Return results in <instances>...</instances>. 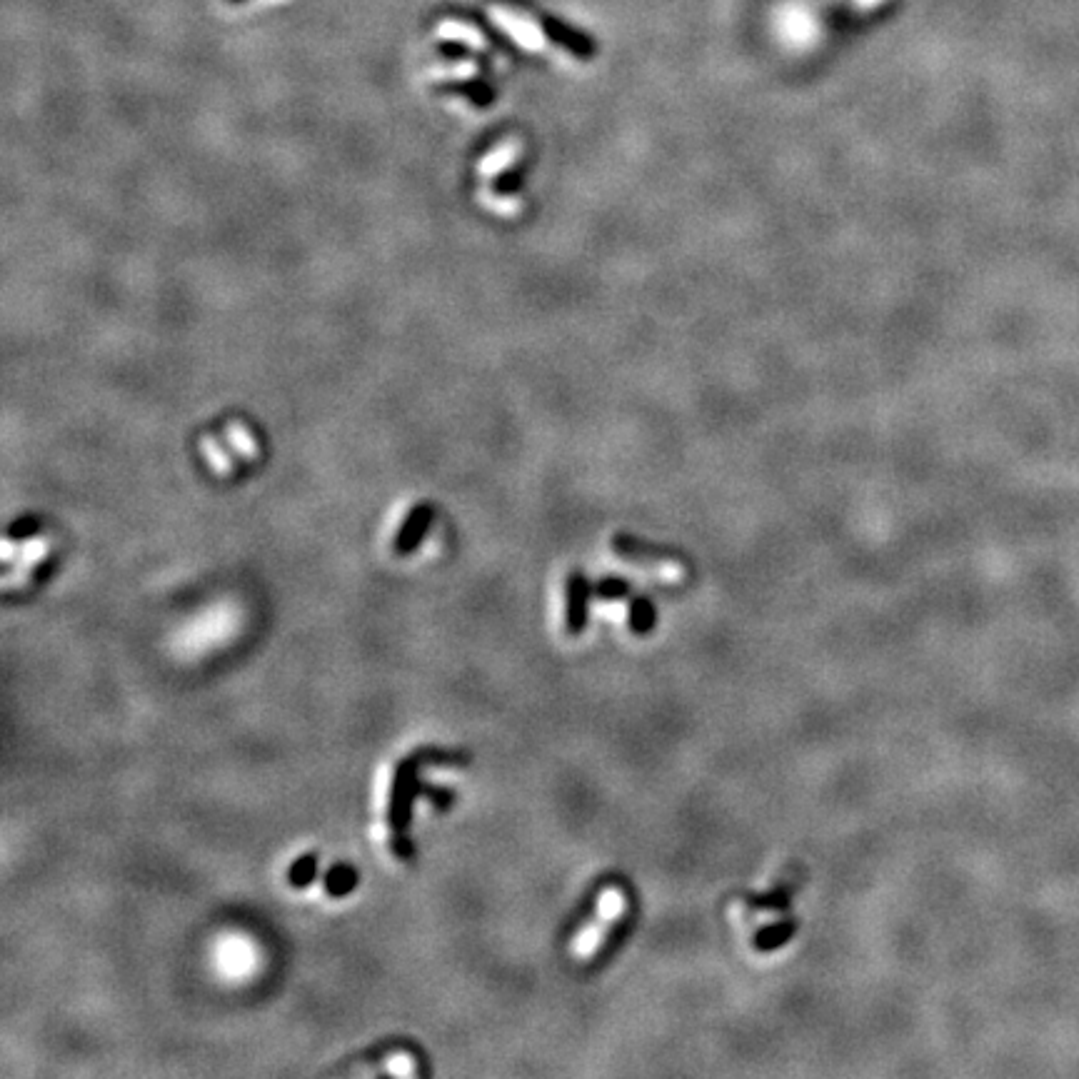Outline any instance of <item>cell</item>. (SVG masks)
Masks as SVG:
<instances>
[{
  "label": "cell",
  "mask_w": 1079,
  "mask_h": 1079,
  "mask_svg": "<svg viewBox=\"0 0 1079 1079\" xmlns=\"http://www.w3.org/2000/svg\"><path fill=\"white\" fill-rule=\"evenodd\" d=\"M438 55L448 60V63H460V60H468L470 55H473V48H470L468 43H463V40L448 38L443 40V43H438Z\"/></svg>",
  "instance_id": "11"
},
{
  "label": "cell",
  "mask_w": 1079,
  "mask_h": 1079,
  "mask_svg": "<svg viewBox=\"0 0 1079 1079\" xmlns=\"http://www.w3.org/2000/svg\"><path fill=\"white\" fill-rule=\"evenodd\" d=\"M228 3H245V0H228Z\"/></svg>",
  "instance_id": "16"
},
{
  "label": "cell",
  "mask_w": 1079,
  "mask_h": 1079,
  "mask_svg": "<svg viewBox=\"0 0 1079 1079\" xmlns=\"http://www.w3.org/2000/svg\"><path fill=\"white\" fill-rule=\"evenodd\" d=\"M877 3H882V0H855L857 8H872V5H877Z\"/></svg>",
  "instance_id": "15"
},
{
  "label": "cell",
  "mask_w": 1079,
  "mask_h": 1079,
  "mask_svg": "<svg viewBox=\"0 0 1079 1079\" xmlns=\"http://www.w3.org/2000/svg\"><path fill=\"white\" fill-rule=\"evenodd\" d=\"M585 600V577L572 575L570 582H567V630L570 632H580L582 625H585Z\"/></svg>",
  "instance_id": "7"
},
{
  "label": "cell",
  "mask_w": 1079,
  "mask_h": 1079,
  "mask_svg": "<svg viewBox=\"0 0 1079 1079\" xmlns=\"http://www.w3.org/2000/svg\"><path fill=\"white\" fill-rule=\"evenodd\" d=\"M625 907H627V895L622 892V887L607 885L605 890L600 892V897H597V907H595V917H592V922L585 927V930L577 932L575 942H572V952H575L577 957L595 955V952L602 947V942H605L607 930H610V927L615 925L622 915H625Z\"/></svg>",
  "instance_id": "2"
},
{
  "label": "cell",
  "mask_w": 1079,
  "mask_h": 1079,
  "mask_svg": "<svg viewBox=\"0 0 1079 1079\" xmlns=\"http://www.w3.org/2000/svg\"><path fill=\"white\" fill-rule=\"evenodd\" d=\"M440 90L448 95H463L465 100L475 105V108H488L495 100V90L485 83L483 78H468V80H448V83L440 85Z\"/></svg>",
  "instance_id": "4"
},
{
  "label": "cell",
  "mask_w": 1079,
  "mask_h": 1079,
  "mask_svg": "<svg viewBox=\"0 0 1079 1079\" xmlns=\"http://www.w3.org/2000/svg\"><path fill=\"white\" fill-rule=\"evenodd\" d=\"M540 28H542V33H545V38L555 40L557 45H562V48H567V50H570V53H575V55H587V53H592V45L587 43V38H582L580 33H575V30L567 28V25H562L560 20L542 18V20H540Z\"/></svg>",
  "instance_id": "5"
},
{
  "label": "cell",
  "mask_w": 1079,
  "mask_h": 1079,
  "mask_svg": "<svg viewBox=\"0 0 1079 1079\" xmlns=\"http://www.w3.org/2000/svg\"><path fill=\"white\" fill-rule=\"evenodd\" d=\"M513 153H515V148H513V145H508V148L498 150V153H495V155H490V158H488V163H485V165H483V170H485V173H493V170H495V168H498V165H503V163H505V160H508V158H510V155H513Z\"/></svg>",
  "instance_id": "14"
},
{
  "label": "cell",
  "mask_w": 1079,
  "mask_h": 1079,
  "mask_svg": "<svg viewBox=\"0 0 1079 1079\" xmlns=\"http://www.w3.org/2000/svg\"><path fill=\"white\" fill-rule=\"evenodd\" d=\"M520 183H523V180H520V175L515 173V170H505V173L498 175V180H495L493 185L498 193L508 195V193H515V190L520 188Z\"/></svg>",
  "instance_id": "12"
},
{
  "label": "cell",
  "mask_w": 1079,
  "mask_h": 1079,
  "mask_svg": "<svg viewBox=\"0 0 1079 1079\" xmlns=\"http://www.w3.org/2000/svg\"><path fill=\"white\" fill-rule=\"evenodd\" d=\"M425 765L423 755L415 752V755L405 757L403 762L395 765L393 782H390V795H388V827H390V842H393V852L400 860H408L413 855V845L408 840V827L413 820V805L415 797L420 795V767Z\"/></svg>",
  "instance_id": "1"
},
{
  "label": "cell",
  "mask_w": 1079,
  "mask_h": 1079,
  "mask_svg": "<svg viewBox=\"0 0 1079 1079\" xmlns=\"http://www.w3.org/2000/svg\"><path fill=\"white\" fill-rule=\"evenodd\" d=\"M228 435H230V440H233V445H235V448H238V450H243V453H245V455L255 453V445H253V443H250L248 433H245V430H243V428H238V425H230V428H228Z\"/></svg>",
  "instance_id": "13"
},
{
  "label": "cell",
  "mask_w": 1079,
  "mask_h": 1079,
  "mask_svg": "<svg viewBox=\"0 0 1079 1079\" xmlns=\"http://www.w3.org/2000/svg\"><path fill=\"white\" fill-rule=\"evenodd\" d=\"M433 520H435L433 505L430 503L415 505V508L405 515L398 533H395V540H393L395 555H403V557L413 555V552L423 545V540H425V535H428Z\"/></svg>",
  "instance_id": "3"
},
{
  "label": "cell",
  "mask_w": 1079,
  "mask_h": 1079,
  "mask_svg": "<svg viewBox=\"0 0 1079 1079\" xmlns=\"http://www.w3.org/2000/svg\"><path fill=\"white\" fill-rule=\"evenodd\" d=\"M355 887H358V872H355L353 865L340 862V865H333L328 872H325L323 890L328 897L343 900V897H348L350 892H355Z\"/></svg>",
  "instance_id": "6"
},
{
  "label": "cell",
  "mask_w": 1079,
  "mask_h": 1079,
  "mask_svg": "<svg viewBox=\"0 0 1079 1079\" xmlns=\"http://www.w3.org/2000/svg\"><path fill=\"white\" fill-rule=\"evenodd\" d=\"M420 795H423L425 800L430 802V805L438 807V810H450V805L455 802V792L450 790V787H445V785L438 787V785H425V782H423V787H420Z\"/></svg>",
  "instance_id": "10"
},
{
  "label": "cell",
  "mask_w": 1079,
  "mask_h": 1079,
  "mask_svg": "<svg viewBox=\"0 0 1079 1079\" xmlns=\"http://www.w3.org/2000/svg\"><path fill=\"white\" fill-rule=\"evenodd\" d=\"M318 877V857L313 852H305V855L295 857L293 865L288 867V882L295 890H305L310 887Z\"/></svg>",
  "instance_id": "8"
},
{
  "label": "cell",
  "mask_w": 1079,
  "mask_h": 1079,
  "mask_svg": "<svg viewBox=\"0 0 1079 1079\" xmlns=\"http://www.w3.org/2000/svg\"><path fill=\"white\" fill-rule=\"evenodd\" d=\"M40 533V520L35 515H23L8 528V542H28Z\"/></svg>",
  "instance_id": "9"
}]
</instances>
